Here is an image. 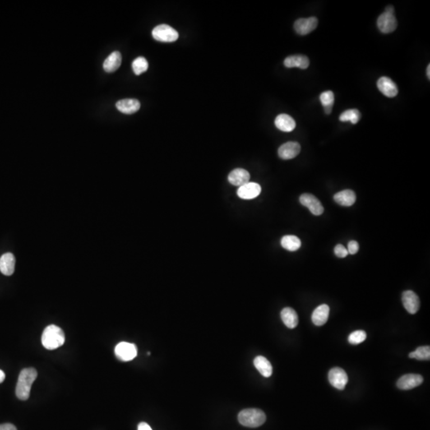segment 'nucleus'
<instances>
[{"instance_id":"1","label":"nucleus","mask_w":430,"mask_h":430,"mask_svg":"<svg viewBox=\"0 0 430 430\" xmlns=\"http://www.w3.org/2000/svg\"><path fill=\"white\" fill-rule=\"evenodd\" d=\"M38 373L34 368H25L20 372L15 394L20 400H27L30 397L32 384L37 379Z\"/></svg>"},{"instance_id":"2","label":"nucleus","mask_w":430,"mask_h":430,"mask_svg":"<svg viewBox=\"0 0 430 430\" xmlns=\"http://www.w3.org/2000/svg\"><path fill=\"white\" fill-rule=\"evenodd\" d=\"M66 337L63 330L56 325H50L43 330L42 343L47 350H54L63 345Z\"/></svg>"},{"instance_id":"3","label":"nucleus","mask_w":430,"mask_h":430,"mask_svg":"<svg viewBox=\"0 0 430 430\" xmlns=\"http://www.w3.org/2000/svg\"><path fill=\"white\" fill-rule=\"evenodd\" d=\"M240 424L250 428H256L262 426L266 421L265 413L259 409H246L238 414Z\"/></svg>"},{"instance_id":"4","label":"nucleus","mask_w":430,"mask_h":430,"mask_svg":"<svg viewBox=\"0 0 430 430\" xmlns=\"http://www.w3.org/2000/svg\"><path fill=\"white\" fill-rule=\"evenodd\" d=\"M152 37L161 43H174L178 38V33L172 26L161 24L153 29Z\"/></svg>"},{"instance_id":"5","label":"nucleus","mask_w":430,"mask_h":430,"mask_svg":"<svg viewBox=\"0 0 430 430\" xmlns=\"http://www.w3.org/2000/svg\"><path fill=\"white\" fill-rule=\"evenodd\" d=\"M115 354L120 360L128 362L137 356V348L134 343L121 342L115 348Z\"/></svg>"},{"instance_id":"6","label":"nucleus","mask_w":430,"mask_h":430,"mask_svg":"<svg viewBox=\"0 0 430 430\" xmlns=\"http://www.w3.org/2000/svg\"><path fill=\"white\" fill-rule=\"evenodd\" d=\"M329 380L331 386L342 390L348 383V376L343 369L334 367L329 371Z\"/></svg>"},{"instance_id":"7","label":"nucleus","mask_w":430,"mask_h":430,"mask_svg":"<svg viewBox=\"0 0 430 430\" xmlns=\"http://www.w3.org/2000/svg\"><path fill=\"white\" fill-rule=\"evenodd\" d=\"M378 27L383 34H390L396 30L398 23L394 14L384 12L377 20Z\"/></svg>"},{"instance_id":"8","label":"nucleus","mask_w":430,"mask_h":430,"mask_svg":"<svg viewBox=\"0 0 430 430\" xmlns=\"http://www.w3.org/2000/svg\"><path fill=\"white\" fill-rule=\"evenodd\" d=\"M300 202L304 206L308 208L311 213L316 216L321 215L324 213V206L315 195L303 194L300 197Z\"/></svg>"},{"instance_id":"9","label":"nucleus","mask_w":430,"mask_h":430,"mask_svg":"<svg viewBox=\"0 0 430 430\" xmlns=\"http://www.w3.org/2000/svg\"><path fill=\"white\" fill-rule=\"evenodd\" d=\"M318 25V19L316 17L299 19L295 22L294 29L300 35H306L313 31Z\"/></svg>"},{"instance_id":"10","label":"nucleus","mask_w":430,"mask_h":430,"mask_svg":"<svg viewBox=\"0 0 430 430\" xmlns=\"http://www.w3.org/2000/svg\"><path fill=\"white\" fill-rule=\"evenodd\" d=\"M422 382H423V378H422V375L408 374V375H403L398 380L397 386L400 390H411L413 388L420 386Z\"/></svg>"},{"instance_id":"11","label":"nucleus","mask_w":430,"mask_h":430,"mask_svg":"<svg viewBox=\"0 0 430 430\" xmlns=\"http://www.w3.org/2000/svg\"><path fill=\"white\" fill-rule=\"evenodd\" d=\"M261 192V187L256 182H247L237 190L238 197L242 200H253L257 197Z\"/></svg>"},{"instance_id":"12","label":"nucleus","mask_w":430,"mask_h":430,"mask_svg":"<svg viewBox=\"0 0 430 430\" xmlns=\"http://www.w3.org/2000/svg\"><path fill=\"white\" fill-rule=\"evenodd\" d=\"M378 89L387 98H395L398 95L399 89L396 84L387 76H381L377 82Z\"/></svg>"},{"instance_id":"13","label":"nucleus","mask_w":430,"mask_h":430,"mask_svg":"<svg viewBox=\"0 0 430 430\" xmlns=\"http://www.w3.org/2000/svg\"><path fill=\"white\" fill-rule=\"evenodd\" d=\"M403 303L407 312L415 314L420 308V299L418 295L411 290L405 291L403 294Z\"/></svg>"},{"instance_id":"14","label":"nucleus","mask_w":430,"mask_h":430,"mask_svg":"<svg viewBox=\"0 0 430 430\" xmlns=\"http://www.w3.org/2000/svg\"><path fill=\"white\" fill-rule=\"evenodd\" d=\"M301 145L297 142H288L282 144L278 149V155L282 159H291L301 152Z\"/></svg>"},{"instance_id":"15","label":"nucleus","mask_w":430,"mask_h":430,"mask_svg":"<svg viewBox=\"0 0 430 430\" xmlns=\"http://www.w3.org/2000/svg\"><path fill=\"white\" fill-rule=\"evenodd\" d=\"M250 173L243 168H237L233 170L228 176V180L231 184L237 187H242L244 184L250 182Z\"/></svg>"},{"instance_id":"16","label":"nucleus","mask_w":430,"mask_h":430,"mask_svg":"<svg viewBox=\"0 0 430 430\" xmlns=\"http://www.w3.org/2000/svg\"><path fill=\"white\" fill-rule=\"evenodd\" d=\"M309 58L305 55L298 54V55H292L286 57L284 60V65L287 68H297L301 70H305L309 66Z\"/></svg>"},{"instance_id":"17","label":"nucleus","mask_w":430,"mask_h":430,"mask_svg":"<svg viewBox=\"0 0 430 430\" xmlns=\"http://www.w3.org/2000/svg\"><path fill=\"white\" fill-rule=\"evenodd\" d=\"M116 107L122 113L133 114L140 109V103L136 99H123L117 102Z\"/></svg>"},{"instance_id":"18","label":"nucleus","mask_w":430,"mask_h":430,"mask_svg":"<svg viewBox=\"0 0 430 430\" xmlns=\"http://www.w3.org/2000/svg\"><path fill=\"white\" fill-rule=\"evenodd\" d=\"M276 127L284 132H290L296 127V121L288 114H280L275 119Z\"/></svg>"},{"instance_id":"19","label":"nucleus","mask_w":430,"mask_h":430,"mask_svg":"<svg viewBox=\"0 0 430 430\" xmlns=\"http://www.w3.org/2000/svg\"><path fill=\"white\" fill-rule=\"evenodd\" d=\"M330 307L327 304H321L314 310L312 320L316 326H323L329 320Z\"/></svg>"},{"instance_id":"20","label":"nucleus","mask_w":430,"mask_h":430,"mask_svg":"<svg viewBox=\"0 0 430 430\" xmlns=\"http://www.w3.org/2000/svg\"><path fill=\"white\" fill-rule=\"evenodd\" d=\"M15 256L11 253H6L0 257V271L3 275H12L15 272Z\"/></svg>"},{"instance_id":"21","label":"nucleus","mask_w":430,"mask_h":430,"mask_svg":"<svg viewBox=\"0 0 430 430\" xmlns=\"http://www.w3.org/2000/svg\"><path fill=\"white\" fill-rule=\"evenodd\" d=\"M280 317L284 325L288 329H295L299 323L298 315L292 307H284L280 312Z\"/></svg>"},{"instance_id":"22","label":"nucleus","mask_w":430,"mask_h":430,"mask_svg":"<svg viewBox=\"0 0 430 430\" xmlns=\"http://www.w3.org/2000/svg\"><path fill=\"white\" fill-rule=\"evenodd\" d=\"M121 62H122V57H121V53L118 51H115L113 53H111L106 59L104 60V63H103V68L105 72H115L120 68Z\"/></svg>"},{"instance_id":"23","label":"nucleus","mask_w":430,"mask_h":430,"mask_svg":"<svg viewBox=\"0 0 430 430\" xmlns=\"http://www.w3.org/2000/svg\"><path fill=\"white\" fill-rule=\"evenodd\" d=\"M334 200L340 206H351L355 202V193L352 190H344L335 194Z\"/></svg>"},{"instance_id":"24","label":"nucleus","mask_w":430,"mask_h":430,"mask_svg":"<svg viewBox=\"0 0 430 430\" xmlns=\"http://www.w3.org/2000/svg\"><path fill=\"white\" fill-rule=\"evenodd\" d=\"M253 364H254L256 370L264 377H270L273 374V367H272L271 363L264 356H256L254 361H253Z\"/></svg>"},{"instance_id":"25","label":"nucleus","mask_w":430,"mask_h":430,"mask_svg":"<svg viewBox=\"0 0 430 430\" xmlns=\"http://www.w3.org/2000/svg\"><path fill=\"white\" fill-rule=\"evenodd\" d=\"M280 244L283 248L290 251L295 252L299 250L301 246V242L299 237L294 235H286L282 237Z\"/></svg>"},{"instance_id":"26","label":"nucleus","mask_w":430,"mask_h":430,"mask_svg":"<svg viewBox=\"0 0 430 430\" xmlns=\"http://www.w3.org/2000/svg\"><path fill=\"white\" fill-rule=\"evenodd\" d=\"M320 102L324 108V112L326 114H330L332 111V106L335 102V96L332 91L324 92L320 94Z\"/></svg>"},{"instance_id":"27","label":"nucleus","mask_w":430,"mask_h":430,"mask_svg":"<svg viewBox=\"0 0 430 430\" xmlns=\"http://www.w3.org/2000/svg\"><path fill=\"white\" fill-rule=\"evenodd\" d=\"M361 119V113L358 109H349L346 110L340 115L339 121L343 122L350 121L353 125L358 123Z\"/></svg>"},{"instance_id":"28","label":"nucleus","mask_w":430,"mask_h":430,"mask_svg":"<svg viewBox=\"0 0 430 430\" xmlns=\"http://www.w3.org/2000/svg\"><path fill=\"white\" fill-rule=\"evenodd\" d=\"M132 70L136 75H142L143 73L146 72L149 69V62L146 58L143 57H139L134 60L131 64Z\"/></svg>"},{"instance_id":"29","label":"nucleus","mask_w":430,"mask_h":430,"mask_svg":"<svg viewBox=\"0 0 430 430\" xmlns=\"http://www.w3.org/2000/svg\"><path fill=\"white\" fill-rule=\"evenodd\" d=\"M409 358H416L418 360H430V347L424 346L417 348L415 352H411L409 354Z\"/></svg>"},{"instance_id":"30","label":"nucleus","mask_w":430,"mask_h":430,"mask_svg":"<svg viewBox=\"0 0 430 430\" xmlns=\"http://www.w3.org/2000/svg\"><path fill=\"white\" fill-rule=\"evenodd\" d=\"M367 339V333L364 330H355L354 332H352L348 337V341L351 344H359L365 341V339Z\"/></svg>"},{"instance_id":"31","label":"nucleus","mask_w":430,"mask_h":430,"mask_svg":"<svg viewBox=\"0 0 430 430\" xmlns=\"http://www.w3.org/2000/svg\"><path fill=\"white\" fill-rule=\"evenodd\" d=\"M334 252H335V256H338L339 258H344L349 254L348 250L343 245H337L335 247Z\"/></svg>"},{"instance_id":"32","label":"nucleus","mask_w":430,"mask_h":430,"mask_svg":"<svg viewBox=\"0 0 430 430\" xmlns=\"http://www.w3.org/2000/svg\"><path fill=\"white\" fill-rule=\"evenodd\" d=\"M358 249H359V246H358V243L356 241H351V242H348V249L347 250H348V253H350V254H355V253H358Z\"/></svg>"},{"instance_id":"33","label":"nucleus","mask_w":430,"mask_h":430,"mask_svg":"<svg viewBox=\"0 0 430 430\" xmlns=\"http://www.w3.org/2000/svg\"><path fill=\"white\" fill-rule=\"evenodd\" d=\"M0 430H17V429L14 425L6 423L0 425Z\"/></svg>"},{"instance_id":"34","label":"nucleus","mask_w":430,"mask_h":430,"mask_svg":"<svg viewBox=\"0 0 430 430\" xmlns=\"http://www.w3.org/2000/svg\"><path fill=\"white\" fill-rule=\"evenodd\" d=\"M138 430H152V429L151 428V426L147 424L146 422H141L138 426Z\"/></svg>"},{"instance_id":"35","label":"nucleus","mask_w":430,"mask_h":430,"mask_svg":"<svg viewBox=\"0 0 430 430\" xmlns=\"http://www.w3.org/2000/svg\"><path fill=\"white\" fill-rule=\"evenodd\" d=\"M385 12L390 13V14H394V6H391V5H389V6H386Z\"/></svg>"},{"instance_id":"36","label":"nucleus","mask_w":430,"mask_h":430,"mask_svg":"<svg viewBox=\"0 0 430 430\" xmlns=\"http://www.w3.org/2000/svg\"><path fill=\"white\" fill-rule=\"evenodd\" d=\"M5 380V373L3 371L0 370V383H2V381Z\"/></svg>"},{"instance_id":"37","label":"nucleus","mask_w":430,"mask_h":430,"mask_svg":"<svg viewBox=\"0 0 430 430\" xmlns=\"http://www.w3.org/2000/svg\"><path fill=\"white\" fill-rule=\"evenodd\" d=\"M426 73H427V74H426V75H427V76H428V78L430 79V65H428V66H427V70H426Z\"/></svg>"}]
</instances>
